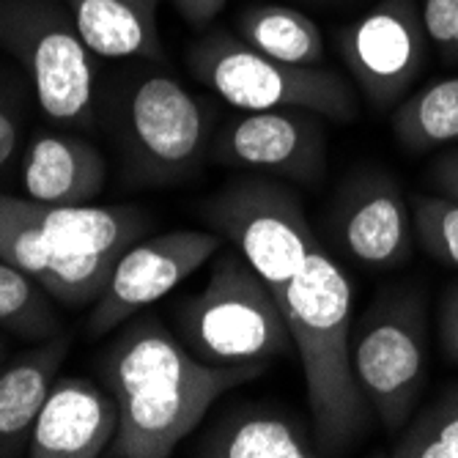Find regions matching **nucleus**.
<instances>
[{"label": "nucleus", "mask_w": 458, "mask_h": 458, "mask_svg": "<svg viewBox=\"0 0 458 458\" xmlns=\"http://www.w3.org/2000/svg\"><path fill=\"white\" fill-rule=\"evenodd\" d=\"M426 302L420 291H382L352 344L354 377L373 414L398 434L426 387Z\"/></svg>", "instance_id": "6e6552de"}, {"label": "nucleus", "mask_w": 458, "mask_h": 458, "mask_svg": "<svg viewBox=\"0 0 458 458\" xmlns=\"http://www.w3.org/2000/svg\"><path fill=\"white\" fill-rule=\"evenodd\" d=\"M187 66L200 86L244 113L310 110L332 121L360 115L357 94L344 74L275 61L228 30L200 36L187 50Z\"/></svg>", "instance_id": "20e7f679"}, {"label": "nucleus", "mask_w": 458, "mask_h": 458, "mask_svg": "<svg viewBox=\"0 0 458 458\" xmlns=\"http://www.w3.org/2000/svg\"><path fill=\"white\" fill-rule=\"evenodd\" d=\"M411 217L414 236H418L426 253L439 264L458 269V203L437 192L414 195Z\"/></svg>", "instance_id": "5701e85b"}, {"label": "nucleus", "mask_w": 458, "mask_h": 458, "mask_svg": "<svg viewBox=\"0 0 458 458\" xmlns=\"http://www.w3.org/2000/svg\"><path fill=\"white\" fill-rule=\"evenodd\" d=\"M223 244L225 239L217 231L192 228L165 231L135 242L115 261L107 285L91 308V335H105V332L127 324L165 294H171L195 269L215 259Z\"/></svg>", "instance_id": "9d476101"}, {"label": "nucleus", "mask_w": 458, "mask_h": 458, "mask_svg": "<svg viewBox=\"0 0 458 458\" xmlns=\"http://www.w3.org/2000/svg\"><path fill=\"white\" fill-rule=\"evenodd\" d=\"M264 370L267 362H206L157 316H132L102 357L105 387L118 403L105 455L168 458L220 395Z\"/></svg>", "instance_id": "f257e3e1"}, {"label": "nucleus", "mask_w": 458, "mask_h": 458, "mask_svg": "<svg viewBox=\"0 0 458 458\" xmlns=\"http://www.w3.org/2000/svg\"><path fill=\"white\" fill-rule=\"evenodd\" d=\"M118 431V403L107 387L82 377L53 382L41 406L28 453L30 458H97Z\"/></svg>", "instance_id": "ddd939ff"}, {"label": "nucleus", "mask_w": 458, "mask_h": 458, "mask_svg": "<svg viewBox=\"0 0 458 458\" xmlns=\"http://www.w3.org/2000/svg\"><path fill=\"white\" fill-rule=\"evenodd\" d=\"M0 50L14 55L41 107L58 127H94L97 53L64 0H0Z\"/></svg>", "instance_id": "39448f33"}, {"label": "nucleus", "mask_w": 458, "mask_h": 458, "mask_svg": "<svg viewBox=\"0 0 458 458\" xmlns=\"http://www.w3.org/2000/svg\"><path fill=\"white\" fill-rule=\"evenodd\" d=\"M171 4L190 28H206L215 22V17L225 9L228 0H171Z\"/></svg>", "instance_id": "cd10ccee"}, {"label": "nucleus", "mask_w": 458, "mask_h": 458, "mask_svg": "<svg viewBox=\"0 0 458 458\" xmlns=\"http://www.w3.org/2000/svg\"><path fill=\"white\" fill-rule=\"evenodd\" d=\"M53 297L30 275L0 259V329L22 341H47L61 335Z\"/></svg>", "instance_id": "412c9836"}, {"label": "nucleus", "mask_w": 458, "mask_h": 458, "mask_svg": "<svg viewBox=\"0 0 458 458\" xmlns=\"http://www.w3.org/2000/svg\"><path fill=\"white\" fill-rule=\"evenodd\" d=\"M439 346L447 362L458 365V283L447 288L439 308Z\"/></svg>", "instance_id": "a878e982"}, {"label": "nucleus", "mask_w": 458, "mask_h": 458, "mask_svg": "<svg viewBox=\"0 0 458 458\" xmlns=\"http://www.w3.org/2000/svg\"><path fill=\"white\" fill-rule=\"evenodd\" d=\"M182 344L206 362H267L294 349L272 288L236 247H220L198 294L176 310Z\"/></svg>", "instance_id": "7ed1b4c3"}, {"label": "nucleus", "mask_w": 458, "mask_h": 458, "mask_svg": "<svg viewBox=\"0 0 458 458\" xmlns=\"http://www.w3.org/2000/svg\"><path fill=\"white\" fill-rule=\"evenodd\" d=\"M393 135L409 154L458 143V74L423 86L393 110Z\"/></svg>", "instance_id": "aec40b11"}, {"label": "nucleus", "mask_w": 458, "mask_h": 458, "mask_svg": "<svg viewBox=\"0 0 458 458\" xmlns=\"http://www.w3.org/2000/svg\"><path fill=\"white\" fill-rule=\"evenodd\" d=\"M393 458H458V382L398 431Z\"/></svg>", "instance_id": "4be33fe9"}, {"label": "nucleus", "mask_w": 458, "mask_h": 458, "mask_svg": "<svg viewBox=\"0 0 458 458\" xmlns=\"http://www.w3.org/2000/svg\"><path fill=\"white\" fill-rule=\"evenodd\" d=\"M428 184L437 195H445L458 203V148L439 154L428 165Z\"/></svg>", "instance_id": "bb28decb"}, {"label": "nucleus", "mask_w": 458, "mask_h": 458, "mask_svg": "<svg viewBox=\"0 0 458 458\" xmlns=\"http://www.w3.org/2000/svg\"><path fill=\"white\" fill-rule=\"evenodd\" d=\"M338 50L362 97L377 110H390L426 66L420 0H379L338 33Z\"/></svg>", "instance_id": "1a4fd4ad"}, {"label": "nucleus", "mask_w": 458, "mask_h": 458, "mask_svg": "<svg viewBox=\"0 0 458 458\" xmlns=\"http://www.w3.org/2000/svg\"><path fill=\"white\" fill-rule=\"evenodd\" d=\"M159 0H64L80 36L97 58L162 61L157 25Z\"/></svg>", "instance_id": "a211bd4d"}, {"label": "nucleus", "mask_w": 458, "mask_h": 458, "mask_svg": "<svg viewBox=\"0 0 458 458\" xmlns=\"http://www.w3.org/2000/svg\"><path fill=\"white\" fill-rule=\"evenodd\" d=\"M69 354V338L55 335L0 365V458L25 455L58 370Z\"/></svg>", "instance_id": "f3484780"}, {"label": "nucleus", "mask_w": 458, "mask_h": 458, "mask_svg": "<svg viewBox=\"0 0 458 458\" xmlns=\"http://www.w3.org/2000/svg\"><path fill=\"white\" fill-rule=\"evenodd\" d=\"M0 259L30 275L55 302L69 308L94 305L105 280L74 261L41 228L28 198L0 192Z\"/></svg>", "instance_id": "4468645a"}, {"label": "nucleus", "mask_w": 458, "mask_h": 458, "mask_svg": "<svg viewBox=\"0 0 458 458\" xmlns=\"http://www.w3.org/2000/svg\"><path fill=\"white\" fill-rule=\"evenodd\" d=\"M4 360H6V341L0 335V365H4Z\"/></svg>", "instance_id": "c85d7f7f"}, {"label": "nucleus", "mask_w": 458, "mask_h": 458, "mask_svg": "<svg viewBox=\"0 0 458 458\" xmlns=\"http://www.w3.org/2000/svg\"><path fill=\"white\" fill-rule=\"evenodd\" d=\"M200 215L261 275L277 302L318 244L300 195L275 179H233L203 200Z\"/></svg>", "instance_id": "0eeeda50"}, {"label": "nucleus", "mask_w": 458, "mask_h": 458, "mask_svg": "<svg viewBox=\"0 0 458 458\" xmlns=\"http://www.w3.org/2000/svg\"><path fill=\"white\" fill-rule=\"evenodd\" d=\"M354 288L321 244L285 285L280 308L305 370L310 428L318 455L349 453L370 428L373 409L352 360Z\"/></svg>", "instance_id": "f03ea898"}, {"label": "nucleus", "mask_w": 458, "mask_h": 458, "mask_svg": "<svg viewBox=\"0 0 458 458\" xmlns=\"http://www.w3.org/2000/svg\"><path fill=\"white\" fill-rule=\"evenodd\" d=\"M107 179L102 151L74 135L41 132L22 159V198L47 206L91 203Z\"/></svg>", "instance_id": "dca6fc26"}, {"label": "nucleus", "mask_w": 458, "mask_h": 458, "mask_svg": "<svg viewBox=\"0 0 458 458\" xmlns=\"http://www.w3.org/2000/svg\"><path fill=\"white\" fill-rule=\"evenodd\" d=\"M236 36L253 50L294 66H321L324 33L300 9L283 4H253L239 12Z\"/></svg>", "instance_id": "6ab92c4d"}, {"label": "nucleus", "mask_w": 458, "mask_h": 458, "mask_svg": "<svg viewBox=\"0 0 458 458\" xmlns=\"http://www.w3.org/2000/svg\"><path fill=\"white\" fill-rule=\"evenodd\" d=\"M200 458H316L313 428L277 406H231L190 447Z\"/></svg>", "instance_id": "2eb2a0df"}, {"label": "nucleus", "mask_w": 458, "mask_h": 458, "mask_svg": "<svg viewBox=\"0 0 458 458\" xmlns=\"http://www.w3.org/2000/svg\"><path fill=\"white\" fill-rule=\"evenodd\" d=\"M209 159L225 168L318 184L327 168V132L310 110L247 113L225 123Z\"/></svg>", "instance_id": "9b49d317"}, {"label": "nucleus", "mask_w": 458, "mask_h": 458, "mask_svg": "<svg viewBox=\"0 0 458 458\" xmlns=\"http://www.w3.org/2000/svg\"><path fill=\"white\" fill-rule=\"evenodd\" d=\"M335 236L346 253L373 269L409 261L414 217L401 184L385 171L354 176L335 203Z\"/></svg>", "instance_id": "f8f14e48"}, {"label": "nucleus", "mask_w": 458, "mask_h": 458, "mask_svg": "<svg viewBox=\"0 0 458 458\" xmlns=\"http://www.w3.org/2000/svg\"><path fill=\"white\" fill-rule=\"evenodd\" d=\"M423 25L439 58L458 64V0H420Z\"/></svg>", "instance_id": "b1692460"}, {"label": "nucleus", "mask_w": 458, "mask_h": 458, "mask_svg": "<svg viewBox=\"0 0 458 458\" xmlns=\"http://www.w3.org/2000/svg\"><path fill=\"white\" fill-rule=\"evenodd\" d=\"M22 146V115L14 102L0 97V174L17 159Z\"/></svg>", "instance_id": "393cba45"}, {"label": "nucleus", "mask_w": 458, "mask_h": 458, "mask_svg": "<svg viewBox=\"0 0 458 458\" xmlns=\"http://www.w3.org/2000/svg\"><path fill=\"white\" fill-rule=\"evenodd\" d=\"M121 143L135 184L165 187L195 176L209 159L215 113L162 72L135 74L121 94Z\"/></svg>", "instance_id": "423d86ee"}]
</instances>
